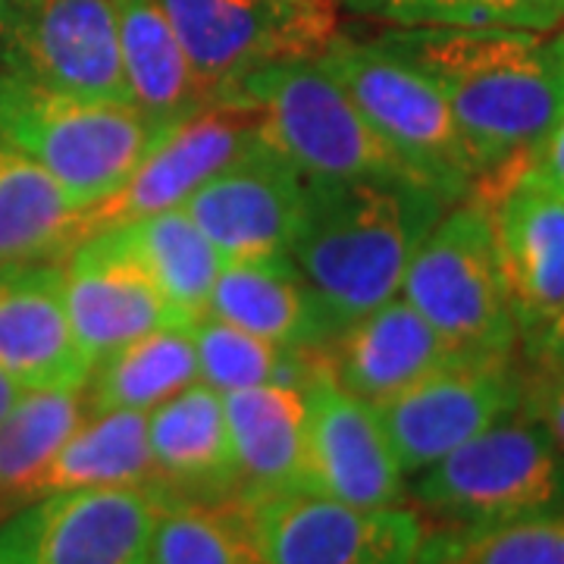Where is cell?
Segmentation results:
<instances>
[{"label":"cell","instance_id":"cell-1","mask_svg":"<svg viewBox=\"0 0 564 564\" xmlns=\"http://www.w3.org/2000/svg\"><path fill=\"white\" fill-rule=\"evenodd\" d=\"M452 107L480 166L474 192L511 182L564 117V32L399 25L380 35Z\"/></svg>","mask_w":564,"mask_h":564},{"label":"cell","instance_id":"cell-2","mask_svg":"<svg viewBox=\"0 0 564 564\" xmlns=\"http://www.w3.org/2000/svg\"><path fill=\"white\" fill-rule=\"evenodd\" d=\"M452 202L417 182L307 180L292 263L321 304L329 336L399 295L423 236Z\"/></svg>","mask_w":564,"mask_h":564},{"label":"cell","instance_id":"cell-3","mask_svg":"<svg viewBox=\"0 0 564 564\" xmlns=\"http://www.w3.org/2000/svg\"><path fill=\"white\" fill-rule=\"evenodd\" d=\"M0 139L47 170L91 214L129 182L163 132L129 104L76 98L0 66Z\"/></svg>","mask_w":564,"mask_h":564},{"label":"cell","instance_id":"cell-4","mask_svg":"<svg viewBox=\"0 0 564 564\" xmlns=\"http://www.w3.org/2000/svg\"><path fill=\"white\" fill-rule=\"evenodd\" d=\"M383 141L430 188L462 202L480 185L462 126L436 82L386 41L333 35L317 57Z\"/></svg>","mask_w":564,"mask_h":564},{"label":"cell","instance_id":"cell-5","mask_svg":"<svg viewBox=\"0 0 564 564\" xmlns=\"http://www.w3.org/2000/svg\"><path fill=\"white\" fill-rule=\"evenodd\" d=\"M399 295L464 358L521 355L492 210L477 192L452 204L423 236Z\"/></svg>","mask_w":564,"mask_h":564},{"label":"cell","instance_id":"cell-6","mask_svg":"<svg viewBox=\"0 0 564 564\" xmlns=\"http://www.w3.org/2000/svg\"><path fill=\"white\" fill-rule=\"evenodd\" d=\"M226 101L251 104L261 113L263 135L307 180H389L426 185L364 120L361 110L317 57L263 66Z\"/></svg>","mask_w":564,"mask_h":564},{"label":"cell","instance_id":"cell-7","mask_svg":"<svg viewBox=\"0 0 564 564\" xmlns=\"http://www.w3.org/2000/svg\"><path fill=\"white\" fill-rule=\"evenodd\" d=\"M414 502L440 524H502L564 511V455L524 411L423 467Z\"/></svg>","mask_w":564,"mask_h":564},{"label":"cell","instance_id":"cell-8","mask_svg":"<svg viewBox=\"0 0 564 564\" xmlns=\"http://www.w3.org/2000/svg\"><path fill=\"white\" fill-rule=\"evenodd\" d=\"M214 101L263 66L314 61L336 35L333 0H154Z\"/></svg>","mask_w":564,"mask_h":564},{"label":"cell","instance_id":"cell-9","mask_svg":"<svg viewBox=\"0 0 564 564\" xmlns=\"http://www.w3.org/2000/svg\"><path fill=\"white\" fill-rule=\"evenodd\" d=\"M0 66L76 98L129 104L113 0H3Z\"/></svg>","mask_w":564,"mask_h":564},{"label":"cell","instance_id":"cell-10","mask_svg":"<svg viewBox=\"0 0 564 564\" xmlns=\"http://www.w3.org/2000/svg\"><path fill=\"white\" fill-rule=\"evenodd\" d=\"M161 508L158 489H69L0 521V564H141Z\"/></svg>","mask_w":564,"mask_h":564},{"label":"cell","instance_id":"cell-11","mask_svg":"<svg viewBox=\"0 0 564 564\" xmlns=\"http://www.w3.org/2000/svg\"><path fill=\"white\" fill-rule=\"evenodd\" d=\"M524 404L521 355L458 358L373 404L404 474H421Z\"/></svg>","mask_w":564,"mask_h":564},{"label":"cell","instance_id":"cell-12","mask_svg":"<svg viewBox=\"0 0 564 564\" xmlns=\"http://www.w3.org/2000/svg\"><path fill=\"white\" fill-rule=\"evenodd\" d=\"M304 207L307 176L267 135L182 204L223 263L289 258Z\"/></svg>","mask_w":564,"mask_h":564},{"label":"cell","instance_id":"cell-13","mask_svg":"<svg viewBox=\"0 0 564 564\" xmlns=\"http://www.w3.org/2000/svg\"><path fill=\"white\" fill-rule=\"evenodd\" d=\"M248 508L263 564H417L423 521L404 505L358 508L285 492Z\"/></svg>","mask_w":564,"mask_h":564},{"label":"cell","instance_id":"cell-14","mask_svg":"<svg viewBox=\"0 0 564 564\" xmlns=\"http://www.w3.org/2000/svg\"><path fill=\"white\" fill-rule=\"evenodd\" d=\"M307 389L304 492L358 508L404 502V470L377 408L339 386L326 364Z\"/></svg>","mask_w":564,"mask_h":564},{"label":"cell","instance_id":"cell-15","mask_svg":"<svg viewBox=\"0 0 564 564\" xmlns=\"http://www.w3.org/2000/svg\"><path fill=\"white\" fill-rule=\"evenodd\" d=\"M61 270L69 323L91 367L154 329L188 326L110 226L91 229Z\"/></svg>","mask_w":564,"mask_h":564},{"label":"cell","instance_id":"cell-16","mask_svg":"<svg viewBox=\"0 0 564 564\" xmlns=\"http://www.w3.org/2000/svg\"><path fill=\"white\" fill-rule=\"evenodd\" d=\"M261 139L263 120L251 104H210L163 135L117 195L91 207L88 232L182 207L195 188L239 161Z\"/></svg>","mask_w":564,"mask_h":564},{"label":"cell","instance_id":"cell-17","mask_svg":"<svg viewBox=\"0 0 564 564\" xmlns=\"http://www.w3.org/2000/svg\"><path fill=\"white\" fill-rule=\"evenodd\" d=\"M477 195L492 210L505 292L527 348L564 314V198L521 176Z\"/></svg>","mask_w":564,"mask_h":564},{"label":"cell","instance_id":"cell-18","mask_svg":"<svg viewBox=\"0 0 564 564\" xmlns=\"http://www.w3.org/2000/svg\"><path fill=\"white\" fill-rule=\"evenodd\" d=\"M0 370L32 389H82L91 361L73 333L57 261L0 263Z\"/></svg>","mask_w":564,"mask_h":564},{"label":"cell","instance_id":"cell-19","mask_svg":"<svg viewBox=\"0 0 564 564\" xmlns=\"http://www.w3.org/2000/svg\"><path fill=\"white\" fill-rule=\"evenodd\" d=\"M458 358L464 355L445 343L402 295L367 311L323 345L329 377L370 404L399 395Z\"/></svg>","mask_w":564,"mask_h":564},{"label":"cell","instance_id":"cell-20","mask_svg":"<svg viewBox=\"0 0 564 564\" xmlns=\"http://www.w3.org/2000/svg\"><path fill=\"white\" fill-rule=\"evenodd\" d=\"M148 448L161 496L226 502L239 499L223 395L195 383L148 414Z\"/></svg>","mask_w":564,"mask_h":564},{"label":"cell","instance_id":"cell-21","mask_svg":"<svg viewBox=\"0 0 564 564\" xmlns=\"http://www.w3.org/2000/svg\"><path fill=\"white\" fill-rule=\"evenodd\" d=\"M223 414L232 440L242 502H263L285 492H304V458H307L304 386L267 383L223 392Z\"/></svg>","mask_w":564,"mask_h":564},{"label":"cell","instance_id":"cell-22","mask_svg":"<svg viewBox=\"0 0 564 564\" xmlns=\"http://www.w3.org/2000/svg\"><path fill=\"white\" fill-rule=\"evenodd\" d=\"M113 10L129 107L141 120L170 135L217 104L154 0H113Z\"/></svg>","mask_w":564,"mask_h":564},{"label":"cell","instance_id":"cell-23","mask_svg":"<svg viewBox=\"0 0 564 564\" xmlns=\"http://www.w3.org/2000/svg\"><path fill=\"white\" fill-rule=\"evenodd\" d=\"M207 314L295 351H321L329 343L321 304L292 258L223 263Z\"/></svg>","mask_w":564,"mask_h":564},{"label":"cell","instance_id":"cell-24","mask_svg":"<svg viewBox=\"0 0 564 564\" xmlns=\"http://www.w3.org/2000/svg\"><path fill=\"white\" fill-rule=\"evenodd\" d=\"M88 236V207L0 139V263L63 261Z\"/></svg>","mask_w":564,"mask_h":564},{"label":"cell","instance_id":"cell-25","mask_svg":"<svg viewBox=\"0 0 564 564\" xmlns=\"http://www.w3.org/2000/svg\"><path fill=\"white\" fill-rule=\"evenodd\" d=\"M141 486L158 489L148 448L144 411H101L85 414L69 440L41 467L29 489V502L69 489H113Z\"/></svg>","mask_w":564,"mask_h":564},{"label":"cell","instance_id":"cell-26","mask_svg":"<svg viewBox=\"0 0 564 564\" xmlns=\"http://www.w3.org/2000/svg\"><path fill=\"white\" fill-rule=\"evenodd\" d=\"M198 380V355L188 326H163L95 361L82 399L85 414L144 411L170 402Z\"/></svg>","mask_w":564,"mask_h":564},{"label":"cell","instance_id":"cell-27","mask_svg":"<svg viewBox=\"0 0 564 564\" xmlns=\"http://www.w3.org/2000/svg\"><path fill=\"white\" fill-rule=\"evenodd\" d=\"M110 229L126 245V251L144 267V273L158 282V289L180 311L182 321L192 326L207 314L210 289L217 282L223 258L182 207L113 223Z\"/></svg>","mask_w":564,"mask_h":564},{"label":"cell","instance_id":"cell-28","mask_svg":"<svg viewBox=\"0 0 564 564\" xmlns=\"http://www.w3.org/2000/svg\"><path fill=\"white\" fill-rule=\"evenodd\" d=\"M144 564H263L242 499L195 502L161 496Z\"/></svg>","mask_w":564,"mask_h":564},{"label":"cell","instance_id":"cell-29","mask_svg":"<svg viewBox=\"0 0 564 564\" xmlns=\"http://www.w3.org/2000/svg\"><path fill=\"white\" fill-rule=\"evenodd\" d=\"M85 389V386H82ZM82 389H32L0 421V521L29 505V489L85 417Z\"/></svg>","mask_w":564,"mask_h":564},{"label":"cell","instance_id":"cell-30","mask_svg":"<svg viewBox=\"0 0 564 564\" xmlns=\"http://www.w3.org/2000/svg\"><path fill=\"white\" fill-rule=\"evenodd\" d=\"M198 355V380L217 392L248 386H307L323 370L321 351H295L204 314L188 326Z\"/></svg>","mask_w":564,"mask_h":564},{"label":"cell","instance_id":"cell-31","mask_svg":"<svg viewBox=\"0 0 564 564\" xmlns=\"http://www.w3.org/2000/svg\"><path fill=\"white\" fill-rule=\"evenodd\" d=\"M417 564H564V511L423 530Z\"/></svg>","mask_w":564,"mask_h":564},{"label":"cell","instance_id":"cell-32","mask_svg":"<svg viewBox=\"0 0 564 564\" xmlns=\"http://www.w3.org/2000/svg\"><path fill=\"white\" fill-rule=\"evenodd\" d=\"M377 13L395 25L552 32L564 25V0H380Z\"/></svg>","mask_w":564,"mask_h":564},{"label":"cell","instance_id":"cell-33","mask_svg":"<svg viewBox=\"0 0 564 564\" xmlns=\"http://www.w3.org/2000/svg\"><path fill=\"white\" fill-rule=\"evenodd\" d=\"M521 411L543 426L564 455V380H530V377H524Z\"/></svg>","mask_w":564,"mask_h":564},{"label":"cell","instance_id":"cell-34","mask_svg":"<svg viewBox=\"0 0 564 564\" xmlns=\"http://www.w3.org/2000/svg\"><path fill=\"white\" fill-rule=\"evenodd\" d=\"M521 367L530 380H564V314L536 343L521 348Z\"/></svg>","mask_w":564,"mask_h":564},{"label":"cell","instance_id":"cell-35","mask_svg":"<svg viewBox=\"0 0 564 564\" xmlns=\"http://www.w3.org/2000/svg\"><path fill=\"white\" fill-rule=\"evenodd\" d=\"M521 180L533 182L536 188H543L549 195L564 198V117L562 122L552 129V135L536 151V158L527 163L524 173H518Z\"/></svg>","mask_w":564,"mask_h":564},{"label":"cell","instance_id":"cell-36","mask_svg":"<svg viewBox=\"0 0 564 564\" xmlns=\"http://www.w3.org/2000/svg\"><path fill=\"white\" fill-rule=\"evenodd\" d=\"M22 392H25V389H22L17 380H10V377H7V373L0 370V421H3V417H7V414L13 411V404L20 402Z\"/></svg>","mask_w":564,"mask_h":564},{"label":"cell","instance_id":"cell-37","mask_svg":"<svg viewBox=\"0 0 564 564\" xmlns=\"http://www.w3.org/2000/svg\"><path fill=\"white\" fill-rule=\"evenodd\" d=\"M348 3H351L355 10H367V13H377V3H380V0H348Z\"/></svg>","mask_w":564,"mask_h":564},{"label":"cell","instance_id":"cell-38","mask_svg":"<svg viewBox=\"0 0 564 564\" xmlns=\"http://www.w3.org/2000/svg\"><path fill=\"white\" fill-rule=\"evenodd\" d=\"M0 7H3V0H0Z\"/></svg>","mask_w":564,"mask_h":564},{"label":"cell","instance_id":"cell-39","mask_svg":"<svg viewBox=\"0 0 564 564\" xmlns=\"http://www.w3.org/2000/svg\"><path fill=\"white\" fill-rule=\"evenodd\" d=\"M562 32H564V29H562Z\"/></svg>","mask_w":564,"mask_h":564},{"label":"cell","instance_id":"cell-40","mask_svg":"<svg viewBox=\"0 0 564 564\" xmlns=\"http://www.w3.org/2000/svg\"><path fill=\"white\" fill-rule=\"evenodd\" d=\"M141 564H144V562H141Z\"/></svg>","mask_w":564,"mask_h":564}]
</instances>
